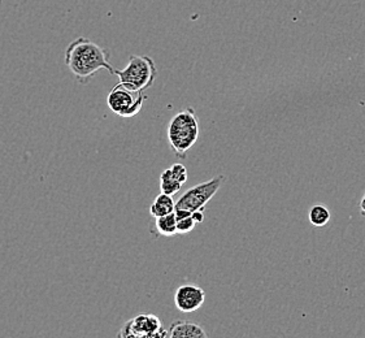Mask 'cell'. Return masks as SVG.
<instances>
[{
    "label": "cell",
    "mask_w": 365,
    "mask_h": 338,
    "mask_svg": "<svg viewBox=\"0 0 365 338\" xmlns=\"http://www.w3.org/2000/svg\"><path fill=\"white\" fill-rule=\"evenodd\" d=\"M183 185L175 178V175L172 173V169H165L160 176V190L161 193H165L169 195H175L178 191L181 190Z\"/></svg>",
    "instance_id": "cell-11"
},
{
    "label": "cell",
    "mask_w": 365,
    "mask_h": 338,
    "mask_svg": "<svg viewBox=\"0 0 365 338\" xmlns=\"http://www.w3.org/2000/svg\"><path fill=\"white\" fill-rule=\"evenodd\" d=\"M116 76L118 77L123 86H125L135 93H143L147 88L154 85L158 77V69L154 60L146 55H132L129 58L128 66L121 71L116 69Z\"/></svg>",
    "instance_id": "cell-3"
},
{
    "label": "cell",
    "mask_w": 365,
    "mask_h": 338,
    "mask_svg": "<svg viewBox=\"0 0 365 338\" xmlns=\"http://www.w3.org/2000/svg\"><path fill=\"white\" fill-rule=\"evenodd\" d=\"M192 217L194 220L197 221V224H202L205 221V210H199L192 212Z\"/></svg>",
    "instance_id": "cell-15"
},
{
    "label": "cell",
    "mask_w": 365,
    "mask_h": 338,
    "mask_svg": "<svg viewBox=\"0 0 365 338\" xmlns=\"http://www.w3.org/2000/svg\"><path fill=\"white\" fill-rule=\"evenodd\" d=\"M205 301V290L194 284L182 285L175 290V307L185 314H190L200 309Z\"/></svg>",
    "instance_id": "cell-7"
},
{
    "label": "cell",
    "mask_w": 365,
    "mask_h": 338,
    "mask_svg": "<svg viewBox=\"0 0 365 338\" xmlns=\"http://www.w3.org/2000/svg\"><path fill=\"white\" fill-rule=\"evenodd\" d=\"M199 138V121L192 108H185L175 113L169 121L168 140L175 156L185 159Z\"/></svg>",
    "instance_id": "cell-2"
},
{
    "label": "cell",
    "mask_w": 365,
    "mask_h": 338,
    "mask_svg": "<svg viewBox=\"0 0 365 338\" xmlns=\"http://www.w3.org/2000/svg\"><path fill=\"white\" fill-rule=\"evenodd\" d=\"M110 58V52L107 48L85 37L71 42L64 55L68 71L80 83H88L91 77L102 69L116 74Z\"/></svg>",
    "instance_id": "cell-1"
},
{
    "label": "cell",
    "mask_w": 365,
    "mask_h": 338,
    "mask_svg": "<svg viewBox=\"0 0 365 338\" xmlns=\"http://www.w3.org/2000/svg\"><path fill=\"white\" fill-rule=\"evenodd\" d=\"M175 200L173 199V195H169L165 193H160L156 198H155L154 203L150 207V213L153 217H160V216H165L168 213L175 212Z\"/></svg>",
    "instance_id": "cell-9"
},
{
    "label": "cell",
    "mask_w": 365,
    "mask_h": 338,
    "mask_svg": "<svg viewBox=\"0 0 365 338\" xmlns=\"http://www.w3.org/2000/svg\"><path fill=\"white\" fill-rule=\"evenodd\" d=\"M359 208H360V212H361V215H364L365 216V194L364 197L361 198V200H360V205H359Z\"/></svg>",
    "instance_id": "cell-16"
},
{
    "label": "cell",
    "mask_w": 365,
    "mask_h": 338,
    "mask_svg": "<svg viewBox=\"0 0 365 338\" xmlns=\"http://www.w3.org/2000/svg\"><path fill=\"white\" fill-rule=\"evenodd\" d=\"M309 222L314 225V227H325L330 221V211L325 206L322 205H314L311 210H309Z\"/></svg>",
    "instance_id": "cell-12"
},
{
    "label": "cell",
    "mask_w": 365,
    "mask_h": 338,
    "mask_svg": "<svg viewBox=\"0 0 365 338\" xmlns=\"http://www.w3.org/2000/svg\"><path fill=\"white\" fill-rule=\"evenodd\" d=\"M155 227L158 233L164 237H172L177 235V216L175 212L168 213L165 216L156 217Z\"/></svg>",
    "instance_id": "cell-10"
},
{
    "label": "cell",
    "mask_w": 365,
    "mask_h": 338,
    "mask_svg": "<svg viewBox=\"0 0 365 338\" xmlns=\"http://www.w3.org/2000/svg\"><path fill=\"white\" fill-rule=\"evenodd\" d=\"M147 96L143 93H135L117 83L107 96V104L112 112L124 118H132L138 115Z\"/></svg>",
    "instance_id": "cell-5"
},
{
    "label": "cell",
    "mask_w": 365,
    "mask_h": 338,
    "mask_svg": "<svg viewBox=\"0 0 365 338\" xmlns=\"http://www.w3.org/2000/svg\"><path fill=\"white\" fill-rule=\"evenodd\" d=\"M224 181H225V177L217 175L211 180H208L207 183L197 185L189 190L185 191L175 202V213L177 219L190 216L192 212L199 210H205L207 203L216 195V193L220 190Z\"/></svg>",
    "instance_id": "cell-4"
},
{
    "label": "cell",
    "mask_w": 365,
    "mask_h": 338,
    "mask_svg": "<svg viewBox=\"0 0 365 338\" xmlns=\"http://www.w3.org/2000/svg\"><path fill=\"white\" fill-rule=\"evenodd\" d=\"M118 337H168L160 319L151 314L138 315L124 324Z\"/></svg>",
    "instance_id": "cell-6"
},
{
    "label": "cell",
    "mask_w": 365,
    "mask_h": 338,
    "mask_svg": "<svg viewBox=\"0 0 365 338\" xmlns=\"http://www.w3.org/2000/svg\"><path fill=\"white\" fill-rule=\"evenodd\" d=\"M170 338H205L208 337L207 332L195 323L191 322H175L168 331Z\"/></svg>",
    "instance_id": "cell-8"
},
{
    "label": "cell",
    "mask_w": 365,
    "mask_h": 338,
    "mask_svg": "<svg viewBox=\"0 0 365 338\" xmlns=\"http://www.w3.org/2000/svg\"><path fill=\"white\" fill-rule=\"evenodd\" d=\"M172 173L175 175V178L181 183V184H185L186 181H187V169L186 167L181 164V163H177V164H173L172 167Z\"/></svg>",
    "instance_id": "cell-14"
},
{
    "label": "cell",
    "mask_w": 365,
    "mask_h": 338,
    "mask_svg": "<svg viewBox=\"0 0 365 338\" xmlns=\"http://www.w3.org/2000/svg\"><path fill=\"white\" fill-rule=\"evenodd\" d=\"M197 225V221L194 220L192 215L182 217V219H177V233L187 235V233H190L191 230H194Z\"/></svg>",
    "instance_id": "cell-13"
}]
</instances>
